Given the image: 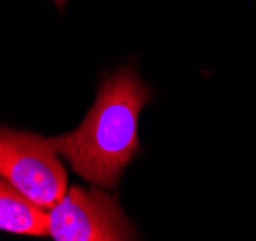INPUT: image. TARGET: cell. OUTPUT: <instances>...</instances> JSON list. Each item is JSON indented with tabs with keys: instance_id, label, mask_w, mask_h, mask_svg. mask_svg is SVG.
Masks as SVG:
<instances>
[{
	"instance_id": "3",
	"label": "cell",
	"mask_w": 256,
	"mask_h": 241,
	"mask_svg": "<svg viewBox=\"0 0 256 241\" xmlns=\"http://www.w3.org/2000/svg\"><path fill=\"white\" fill-rule=\"evenodd\" d=\"M48 235L56 241L135 239L137 231L112 195L72 187L48 210Z\"/></svg>"
},
{
	"instance_id": "2",
	"label": "cell",
	"mask_w": 256,
	"mask_h": 241,
	"mask_svg": "<svg viewBox=\"0 0 256 241\" xmlns=\"http://www.w3.org/2000/svg\"><path fill=\"white\" fill-rule=\"evenodd\" d=\"M0 176L50 210L66 195L68 176L50 139L0 127Z\"/></svg>"
},
{
	"instance_id": "1",
	"label": "cell",
	"mask_w": 256,
	"mask_h": 241,
	"mask_svg": "<svg viewBox=\"0 0 256 241\" xmlns=\"http://www.w3.org/2000/svg\"><path fill=\"white\" fill-rule=\"evenodd\" d=\"M148 97L135 70L118 72L100 85L83 124L52 137L54 149L83 179L112 189L139 151L137 124Z\"/></svg>"
},
{
	"instance_id": "5",
	"label": "cell",
	"mask_w": 256,
	"mask_h": 241,
	"mask_svg": "<svg viewBox=\"0 0 256 241\" xmlns=\"http://www.w3.org/2000/svg\"><path fill=\"white\" fill-rule=\"evenodd\" d=\"M54 2H56L58 6H64V4H66V0H54Z\"/></svg>"
},
{
	"instance_id": "4",
	"label": "cell",
	"mask_w": 256,
	"mask_h": 241,
	"mask_svg": "<svg viewBox=\"0 0 256 241\" xmlns=\"http://www.w3.org/2000/svg\"><path fill=\"white\" fill-rule=\"evenodd\" d=\"M0 229L22 235H48L46 208L27 199L0 176Z\"/></svg>"
}]
</instances>
